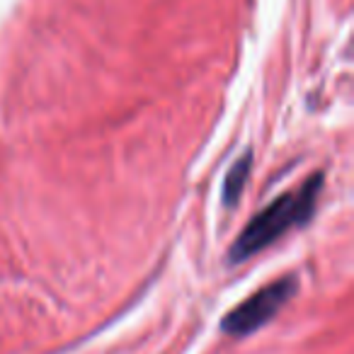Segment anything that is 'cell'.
Returning a JSON list of instances; mask_svg holds the SVG:
<instances>
[{
  "mask_svg": "<svg viewBox=\"0 0 354 354\" xmlns=\"http://www.w3.org/2000/svg\"><path fill=\"white\" fill-rule=\"evenodd\" d=\"M320 189H323V172H315L299 189L281 194L270 207L255 214L252 221L243 228L241 236L233 243L231 252H228L231 262H245L248 257L257 255L265 248H270L272 243H277L291 228L308 223L315 207H318Z\"/></svg>",
  "mask_w": 354,
  "mask_h": 354,
  "instance_id": "cell-1",
  "label": "cell"
},
{
  "mask_svg": "<svg viewBox=\"0 0 354 354\" xmlns=\"http://www.w3.org/2000/svg\"><path fill=\"white\" fill-rule=\"evenodd\" d=\"M296 289H299L296 277H281V279H277V281H270V284L262 286L260 291L248 296L241 306L228 310V315L221 323V330L233 335V337H245V335L265 328V325L284 308L286 301L296 294Z\"/></svg>",
  "mask_w": 354,
  "mask_h": 354,
  "instance_id": "cell-2",
  "label": "cell"
},
{
  "mask_svg": "<svg viewBox=\"0 0 354 354\" xmlns=\"http://www.w3.org/2000/svg\"><path fill=\"white\" fill-rule=\"evenodd\" d=\"M250 175V153L241 158V160L233 162V167L228 170L226 180H223V192H221V199L226 207H233V204L241 199L243 194V187H245V180Z\"/></svg>",
  "mask_w": 354,
  "mask_h": 354,
  "instance_id": "cell-3",
  "label": "cell"
}]
</instances>
